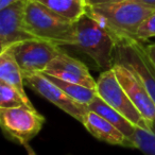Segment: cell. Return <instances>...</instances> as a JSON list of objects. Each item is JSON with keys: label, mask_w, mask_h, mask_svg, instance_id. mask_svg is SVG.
I'll use <instances>...</instances> for the list:
<instances>
[{"label": "cell", "mask_w": 155, "mask_h": 155, "mask_svg": "<svg viewBox=\"0 0 155 155\" xmlns=\"http://www.w3.org/2000/svg\"><path fill=\"white\" fill-rule=\"evenodd\" d=\"M116 77L123 87L130 100L133 102L139 113L149 122L155 123V102L151 98L143 85L136 79L130 69L120 64L113 65Z\"/></svg>", "instance_id": "8fae6325"}, {"label": "cell", "mask_w": 155, "mask_h": 155, "mask_svg": "<svg viewBox=\"0 0 155 155\" xmlns=\"http://www.w3.org/2000/svg\"><path fill=\"white\" fill-rule=\"evenodd\" d=\"M138 1H140V2L144 3V5H147L155 8V0H138Z\"/></svg>", "instance_id": "cb8c5ba5"}, {"label": "cell", "mask_w": 155, "mask_h": 155, "mask_svg": "<svg viewBox=\"0 0 155 155\" xmlns=\"http://www.w3.org/2000/svg\"><path fill=\"white\" fill-rule=\"evenodd\" d=\"M21 106L34 108L32 103L26 101L25 98L14 87L3 81H0V107L13 108Z\"/></svg>", "instance_id": "ac0fdd59"}, {"label": "cell", "mask_w": 155, "mask_h": 155, "mask_svg": "<svg viewBox=\"0 0 155 155\" xmlns=\"http://www.w3.org/2000/svg\"><path fill=\"white\" fill-rule=\"evenodd\" d=\"M88 107L89 110L97 113L98 115L103 117L105 120H107L113 125H115L119 131L122 132L131 140L132 136L134 135V133L136 131V125H134L129 119H127L123 115H121L118 110H116L110 105H108L99 96H97L89 103Z\"/></svg>", "instance_id": "5bb4252c"}, {"label": "cell", "mask_w": 155, "mask_h": 155, "mask_svg": "<svg viewBox=\"0 0 155 155\" xmlns=\"http://www.w3.org/2000/svg\"><path fill=\"white\" fill-rule=\"evenodd\" d=\"M153 12H155V8L138 0H121L87 8V13L97 19L116 38H136L139 26Z\"/></svg>", "instance_id": "6da1fadb"}, {"label": "cell", "mask_w": 155, "mask_h": 155, "mask_svg": "<svg viewBox=\"0 0 155 155\" xmlns=\"http://www.w3.org/2000/svg\"><path fill=\"white\" fill-rule=\"evenodd\" d=\"M0 81H3L14 87L26 101L31 103L25 89L24 72L14 58L13 53L9 49L0 52Z\"/></svg>", "instance_id": "4fadbf2b"}, {"label": "cell", "mask_w": 155, "mask_h": 155, "mask_svg": "<svg viewBox=\"0 0 155 155\" xmlns=\"http://www.w3.org/2000/svg\"><path fill=\"white\" fill-rule=\"evenodd\" d=\"M146 51L148 53L150 60L152 61V63L155 66V44H151V45L146 46Z\"/></svg>", "instance_id": "44dd1931"}, {"label": "cell", "mask_w": 155, "mask_h": 155, "mask_svg": "<svg viewBox=\"0 0 155 155\" xmlns=\"http://www.w3.org/2000/svg\"><path fill=\"white\" fill-rule=\"evenodd\" d=\"M131 141L134 148L141 151L144 155H155V129L154 125L148 127H136Z\"/></svg>", "instance_id": "e0dca14e"}, {"label": "cell", "mask_w": 155, "mask_h": 155, "mask_svg": "<svg viewBox=\"0 0 155 155\" xmlns=\"http://www.w3.org/2000/svg\"><path fill=\"white\" fill-rule=\"evenodd\" d=\"M17 1H20V0H0V10L5 9L8 5H12L14 2H17Z\"/></svg>", "instance_id": "7402d4cb"}, {"label": "cell", "mask_w": 155, "mask_h": 155, "mask_svg": "<svg viewBox=\"0 0 155 155\" xmlns=\"http://www.w3.org/2000/svg\"><path fill=\"white\" fill-rule=\"evenodd\" d=\"M24 79L26 84L33 91L51 102L72 118L77 119L79 122L83 123L87 113L89 112L88 105L79 103L69 97L44 73H24Z\"/></svg>", "instance_id": "ba28073f"}, {"label": "cell", "mask_w": 155, "mask_h": 155, "mask_svg": "<svg viewBox=\"0 0 155 155\" xmlns=\"http://www.w3.org/2000/svg\"><path fill=\"white\" fill-rule=\"evenodd\" d=\"M85 129L98 140L106 143L121 146L125 148H134V144L124 134L119 131L115 125L98 115L97 113L89 110L82 123Z\"/></svg>", "instance_id": "7c38bea8"}, {"label": "cell", "mask_w": 155, "mask_h": 155, "mask_svg": "<svg viewBox=\"0 0 155 155\" xmlns=\"http://www.w3.org/2000/svg\"><path fill=\"white\" fill-rule=\"evenodd\" d=\"M41 73L58 78L66 82L77 83L93 89L97 88V80L91 77L86 65L68 55L63 50L55 58L51 61L46 70Z\"/></svg>", "instance_id": "30bf717a"}, {"label": "cell", "mask_w": 155, "mask_h": 155, "mask_svg": "<svg viewBox=\"0 0 155 155\" xmlns=\"http://www.w3.org/2000/svg\"><path fill=\"white\" fill-rule=\"evenodd\" d=\"M27 2L20 0L0 10V52L20 41L36 38L26 24Z\"/></svg>", "instance_id": "9c48e42d"}, {"label": "cell", "mask_w": 155, "mask_h": 155, "mask_svg": "<svg viewBox=\"0 0 155 155\" xmlns=\"http://www.w3.org/2000/svg\"><path fill=\"white\" fill-rule=\"evenodd\" d=\"M24 146H25V148H26V150H27V154H28V155H37L36 153H35V151L33 150V149L31 148V147L29 146L28 143L24 144Z\"/></svg>", "instance_id": "603a6c76"}, {"label": "cell", "mask_w": 155, "mask_h": 155, "mask_svg": "<svg viewBox=\"0 0 155 155\" xmlns=\"http://www.w3.org/2000/svg\"><path fill=\"white\" fill-rule=\"evenodd\" d=\"M74 25V47L87 54L103 71L112 69L116 37L87 12Z\"/></svg>", "instance_id": "7a4b0ae2"}, {"label": "cell", "mask_w": 155, "mask_h": 155, "mask_svg": "<svg viewBox=\"0 0 155 155\" xmlns=\"http://www.w3.org/2000/svg\"><path fill=\"white\" fill-rule=\"evenodd\" d=\"M116 39L114 64L123 65L130 69L155 102V66L147 53L146 46L133 37Z\"/></svg>", "instance_id": "277c9868"}, {"label": "cell", "mask_w": 155, "mask_h": 155, "mask_svg": "<svg viewBox=\"0 0 155 155\" xmlns=\"http://www.w3.org/2000/svg\"><path fill=\"white\" fill-rule=\"evenodd\" d=\"M52 12L75 22L87 12L86 0H35Z\"/></svg>", "instance_id": "9a60e30c"}, {"label": "cell", "mask_w": 155, "mask_h": 155, "mask_svg": "<svg viewBox=\"0 0 155 155\" xmlns=\"http://www.w3.org/2000/svg\"><path fill=\"white\" fill-rule=\"evenodd\" d=\"M66 155H70V154H66Z\"/></svg>", "instance_id": "d4e9b609"}, {"label": "cell", "mask_w": 155, "mask_h": 155, "mask_svg": "<svg viewBox=\"0 0 155 155\" xmlns=\"http://www.w3.org/2000/svg\"><path fill=\"white\" fill-rule=\"evenodd\" d=\"M97 93L102 100L108 105L118 110L121 115L129 119L134 125L138 127H148L154 125L142 117L136 108L123 87L119 83L114 69L102 71L97 79Z\"/></svg>", "instance_id": "5b68a950"}, {"label": "cell", "mask_w": 155, "mask_h": 155, "mask_svg": "<svg viewBox=\"0 0 155 155\" xmlns=\"http://www.w3.org/2000/svg\"><path fill=\"white\" fill-rule=\"evenodd\" d=\"M151 37H155V12L142 21L136 33V38L141 41Z\"/></svg>", "instance_id": "d6986e66"}, {"label": "cell", "mask_w": 155, "mask_h": 155, "mask_svg": "<svg viewBox=\"0 0 155 155\" xmlns=\"http://www.w3.org/2000/svg\"><path fill=\"white\" fill-rule=\"evenodd\" d=\"M44 123L45 117L35 108L27 106L0 107V125L3 132L20 144L28 143L34 138L41 130Z\"/></svg>", "instance_id": "8992f818"}, {"label": "cell", "mask_w": 155, "mask_h": 155, "mask_svg": "<svg viewBox=\"0 0 155 155\" xmlns=\"http://www.w3.org/2000/svg\"><path fill=\"white\" fill-rule=\"evenodd\" d=\"M117 1H121V0H86L88 7H94V5H105V3H110V2H117Z\"/></svg>", "instance_id": "ffe728a7"}, {"label": "cell", "mask_w": 155, "mask_h": 155, "mask_svg": "<svg viewBox=\"0 0 155 155\" xmlns=\"http://www.w3.org/2000/svg\"><path fill=\"white\" fill-rule=\"evenodd\" d=\"M26 24L36 38L58 46L75 45V25L67 18L52 12L35 0H28Z\"/></svg>", "instance_id": "3957f363"}, {"label": "cell", "mask_w": 155, "mask_h": 155, "mask_svg": "<svg viewBox=\"0 0 155 155\" xmlns=\"http://www.w3.org/2000/svg\"><path fill=\"white\" fill-rule=\"evenodd\" d=\"M24 73H41L62 52L60 46L43 39H28L8 48Z\"/></svg>", "instance_id": "52a82bcc"}, {"label": "cell", "mask_w": 155, "mask_h": 155, "mask_svg": "<svg viewBox=\"0 0 155 155\" xmlns=\"http://www.w3.org/2000/svg\"><path fill=\"white\" fill-rule=\"evenodd\" d=\"M45 75H47V78L51 82H53L56 86H58L63 91H65L69 97H71L79 103L84 104V105H89V103L98 96L97 89L89 88V87L83 86V85L77 84V83L66 82V81L60 80L58 78L51 77L48 74Z\"/></svg>", "instance_id": "2e32d148"}]
</instances>
